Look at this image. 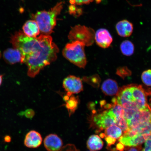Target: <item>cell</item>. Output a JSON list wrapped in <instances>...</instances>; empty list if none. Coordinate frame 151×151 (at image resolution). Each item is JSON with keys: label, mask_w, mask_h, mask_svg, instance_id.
<instances>
[{"label": "cell", "mask_w": 151, "mask_h": 151, "mask_svg": "<svg viewBox=\"0 0 151 151\" xmlns=\"http://www.w3.org/2000/svg\"><path fill=\"white\" fill-rule=\"evenodd\" d=\"M94 39L97 44L103 48H109L113 41V38L110 33L104 28L97 30L95 34Z\"/></svg>", "instance_id": "cell-9"}, {"label": "cell", "mask_w": 151, "mask_h": 151, "mask_svg": "<svg viewBox=\"0 0 151 151\" xmlns=\"http://www.w3.org/2000/svg\"><path fill=\"white\" fill-rule=\"evenodd\" d=\"M3 81V75L0 74V86H1Z\"/></svg>", "instance_id": "cell-33"}, {"label": "cell", "mask_w": 151, "mask_h": 151, "mask_svg": "<svg viewBox=\"0 0 151 151\" xmlns=\"http://www.w3.org/2000/svg\"><path fill=\"white\" fill-rule=\"evenodd\" d=\"M120 50L122 53L126 56H131L134 51V46L131 41L125 40L120 45Z\"/></svg>", "instance_id": "cell-19"}, {"label": "cell", "mask_w": 151, "mask_h": 151, "mask_svg": "<svg viewBox=\"0 0 151 151\" xmlns=\"http://www.w3.org/2000/svg\"><path fill=\"white\" fill-rule=\"evenodd\" d=\"M63 85L67 92V96L68 97H70L73 94L80 93L83 90L82 80L74 76H69L66 77L63 81Z\"/></svg>", "instance_id": "cell-7"}, {"label": "cell", "mask_w": 151, "mask_h": 151, "mask_svg": "<svg viewBox=\"0 0 151 151\" xmlns=\"http://www.w3.org/2000/svg\"><path fill=\"white\" fill-rule=\"evenodd\" d=\"M125 151H142L141 145L137 146L128 147L124 148Z\"/></svg>", "instance_id": "cell-28"}, {"label": "cell", "mask_w": 151, "mask_h": 151, "mask_svg": "<svg viewBox=\"0 0 151 151\" xmlns=\"http://www.w3.org/2000/svg\"><path fill=\"white\" fill-rule=\"evenodd\" d=\"M116 121V124L121 128L124 133H125L129 130L127 120L124 117L119 118L115 119Z\"/></svg>", "instance_id": "cell-22"}, {"label": "cell", "mask_w": 151, "mask_h": 151, "mask_svg": "<svg viewBox=\"0 0 151 151\" xmlns=\"http://www.w3.org/2000/svg\"><path fill=\"white\" fill-rule=\"evenodd\" d=\"M124 146L122 143L119 142L116 145V149L117 150L119 151H124Z\"/></svg>", "instance_id": "cell-31"}, {"label": "cell", "mask_w": 151, "mask_h": 151, "mask_svg": "<svg viewBox=\"0 0 151 151\" xmlns=\"http://www.w3.org/2000/svg\"><path fill=\"white\" fill-rule=\"evenodd\" d=\"M89 122L90 126L97 128L98 131L116 125L114 115L109 109L99 113H94L90 118Z\"/></svg>", "instance_id": "cell-6"}, {"label": "cell", "mask_w": 151, "mask_h": 151, "mask_svg": "<svg viewBox=\"0 0 151 151\" xmlns=\"http://www.w3.org/2000/svg\"><path fill=\"white\" fill-rule=\"evenodd\" d=\"M116 28L117 32L120 37H127L131 36L133 33V26L128 20H124L116 24Z\"/></svg>", "instance_id": "cell-14"}, {"label": "cell", "mask_w": 151, "mask_h": 151, "mask_svg": "<svg viewBox=\"0 0 151 151\" xmlns=\"http://www.w3.org/2000/svg\"><path fill=\"white\" fill-rule=\"evenodd\" d=\"M101 0H96V2H97V3H99L101 2Z\"/></svg>", "instance_id": "cell-34"}, {"label": "cell", "mask_w": 151, "mask_h": 151, "mask_svg": "<svg viewBox=\"0 0 151 151\" xmlns=\"http://www.w3.org/2000/svg\"><path fill=\"white\" fill-rule=\"evenodd\" d=\"M65 101V107L68 111L69 116H70L75 112L78 106V100L73 96L71 97V96Z\"/></svg>", "instance_id": "cell-20"}, {"label": "cell", "mask_w": 151, "mask_h": 151, "mask_svg": "<svg viewBox=\"0 0 151 151\" xmlns=\"http://www.w3.org/2000/svg\"><path fill=\"white\" fill-rule=\"evenodd\" d=\"M85 46L83 43L78 41L68 43L63 50V55L77 67L84 68L87 63Z\"/></svg>", "instance_id": "cell-4"}, {"label": "cell", "mask_w": 151, "mask_h": 151, "mask_svg": "<svg viewBox=\"0 0 151 151\" xmlns=\"http://www.w3.org/2000/svg\"><path fill=\"white\" fill-rule=\"evenodd\" d=\"M0 56H1V53H0Z\"/></svg>", "instance_id": "cell-36"}, {"label": "cell", "mask_w": 151, "mask_h": 151, "mask_svg": "<svg viewBox=\"0 0 151 151\" xmlns=\"http://www.w3.org/2000/svg\"><path fill=\"white\" fill-rule=\"evenodd\" d=\"M86 145L88 150L92 151H96L102 148L104 143L99 136L93 135L88 138Z\"/></svg>", "instance_id": "cell-17"}, {"label": "cell", "mask_w": 151, "mask_h": 151, "mask_svg": "<svg viewBox=\"0 0 151 151\" xmlns=\"http://www.w3.org/2000/svg\"><path fill=\"white\" fill-rule=\"evenodd\" d=\"M22 29L23 33L29 37H37L40 33L39 26L35 20L27 21L24 24Z\"/></svg>", "instance_id": "cell-16"}, {"label": "cell", "mask_w": 151, "mask_h": 151, "mask_svg": "<svg viewBox=\"0 0 151 151\" xmlns=\"http://www.w3.org/2000/svg\"><path fill=\"white\" fill-rule=\"evenodd\" d=\"M116 95L115 101L124 109L141 110L148 107L147 93L140 86H124L119 90Z\"/></svg>", "instance_id": "cell-2"}, {"label": "cell", "mask_w": 151, "mask_h": 151, "mask_svg": "<svg viewBox=\"0 0 151 151\" xmlns=\"http://www.w3.org/2000/svg\"><path fill=\"white\" fill-rule=\"evenodd\" d=\"M43 143L45 148L48 151H60L63 145L62 139L57 135L54 134L47 135Z\"/></svg>", "instance_id": "cell-10"}, {"label": "cell", "mask_w": 151, "mask_h": 151, "mask_svg": "<svg viewBox=\"0 0 151 151\" xmlns=\"http://www.w3.org/2000/svg\"><path fill=\"white\" fill-rule=\"evenodd\" d=\"M109 109L114 115L115 119L124 116V108L122 106L114 103L113 105H111Z\"/></svg>", "instance_id": "cell-21"}, {"label": "cell", "mask_w": 151, "mask_h": 151, "mask_svg": "<svg viewBox=\"0 0 151 151\" xmlns=\"http://www.w3.org/2000/svg\"><path fill=\"white\" fill-rule=\"evenodd\" d=\"M63 2H60L50 10L38 11L34 15V19L42 35H49L53 32L57 17L63 8Z\"/></svg>", "instance_id": "cell-3"}, {"label": "cell", "mask_w": 151, "mask_h": 151, "mask_svg": "<svg viewBox=\"0 0 151 151\" xmlns=\"http://www.w3.org/2000/svg\"><path fill=\"white\" fill-rule=\"evenodd\" d=\"M11 137L9 136H7L5 138V142H9L11 141Z\"/></svg>", "instance_id": "cell-32"}, {"label": "cell", "mask_w": 151, "mask_h": 151, "mask_svg": "<svg viewBox=\"0 0 151 151\" xmlns=\"http://www.w3.org/2000/svg\"><path fill=\"white\" fill-rule=\"evenodd\" d=\"M11 42L14 48L20 51L21 62L27 65L28 75L32 78L55 61L59 51L52 37L42 34L39 37H32L22 32H17L11 37Z\"/></svg>", "instance_id": "cell-1"}, {"label": "cell", "mask_w": 151, "mask_h": 151, "mask_svg": "<svg viewBox=\"0 0 151 151\" xmlns=\"http://www.w3.org/2000/svg\"><path fill=\"white\" fill-rule=\"evenodd\" d=\"M127 122L129 129L135 127L142 123L151 122V110L149 106L146 109L138 110Z\"/></svg>", "instance_id": "cell-8"}, {"label": "cell", "mask_w": 151, "mask_h": 151, "mask_svg": "<svg viewBox=\"0 0 151 151\" xmlns=\"http://www.w3.org/2000/svg\"></svg>", "instance_id": "cell-37"}, {"label": "cell", "mask_w": 151, "mask_h": 151, "mask_svg": "<svg viewBox=\"0 0 151 151\" xmlns=\"http://www.w3.org/2000/svg\"><path fill=\"white\" fill-rule=\"evenodd\" d=\"M94 36L95 33L92 28L78 25L72 28L68 38L72 42L78 41L83 43L85 46H89L93 43Z\"/></svg>", "instance_id": "cell-5"}, {"label": "cell", "mask_w": 151, "mask_h": 151, "mask_svg": "<svg viewBox=\"0 0 151 151\" xmlns=\"http://www.w3.org/2000/svg\"><path fill=\"white\" fill-rule=\"evenodd\" d=\"M93 1V0H70V2L72 4L81 5L88 4Z\"/></svg>", "instance_id": "cell-26"}, {"label": "cell", "mask_w": 151, "mask_h": 151, "mask_svg": "<svg viewBox=\"0 0 151 151\" xmlns=\"http://www.w3.org/2000/svg\"><path fill=\"white\" fill-rule=\"evenodd\" d=\"M25 116L27 118H32L35 115V112L32 109H28L24 113Z\"/></svg>", "instance_id": "cell-30"}, {"label": "cell", "mask_w": 151, "mask_h": 151, "mask_svg": "<svg viewBox=\"0 0 151 151\" xmlns=\"http://www.w3.org/2000/svg\"><path fill=\"white\" fill-rule=\"evenodd\" d=\"M104 134L105 136L117 139L119 138L122 136V132L120 128L116 125H113L109 126L106 129Z\"/></svg>", "instance_id": "cell-18"}, {"label": "cell", "mask_w": 151, "mask_h": 151, "mask_svg": "<svg viewBox=\"0 0 151 151\" xmlns=\"http://www.w3.org/2000/svg\"><path fill=\"white\" fill-rule=\"evenodd\" d=\"M142 151H151V135L145 141V147Z\"/></svg>", "instance_id": "cell-27"}, {"label": "cell", "mask_w": 151, "mask_h": 151, "mask_svg": "<svg viewBox=\"0 0 151 151\" xmlns=\"http://www.w3.org/2000/svg\"><path fill=\"white\" fill-rule=\"evenodd\" d=\"M149 107H150V109L151 110V102L150 105H149Z\"/></svg>", "instance_id": "cell-35"}, {"label": "cell", "mask_w": 151, "mask_h": 151, "mask_svg": "<svg viewBox=\"0 0 151 151\" xmlns=\"http://www.w3.org/2000/svg\"><path fill=\"white\" fill-rule=\"evenodd\" d=\"M3 58L7 63L9 65H14L21 62L22 55L18 49L8 48L4 52Z\"/></svg>", "instance_id": "cell-13"}, {"label": "cell", "mask_w": 151, "mask_h": 151, "mask_svg": "<svg viewBox=\"0 0 151 151\" xmlns=\"http://www.w3.org/2000/svg\"><path fill=\"white\" fill-rule=\"evenodd\" d=\"M42 138L39 132L32 130L26 135L24 141V145L28 148H36L42 144Z\"/></svg>", "instance_id": "cell-12"}, {"label": "cell", "mask_w": 151, "mask_h": 151, "mask_svg": "<svg viewBox=\"0 0 151 151\" xmlns=\"http://www.w3.org/2000/svg\"><path fill=\"white\" fill-rule=\"evenodd\" d=\"M101 89L104 94L109 96L116 95L119 91L117 83L111 79H107L103 83Z\"/></svg>", "instance_id": "cell-15"}, {"label": "cell", "mask_w": 151, "mask_h": 151, "mask_svg": "<svg viewBox=\"0 0 151 151\" xmlns=\"http://www.w3.org/2000/svg\"><path fill=\"white\" fill-rule=\"evenodd\" d=\"M150 135L137 134L132 137H127L122 135L119 139V142L122 143L124 146L128 147L138 146L144 143Z\"/></svg>", "instance_id": "cell-11"}, {"label": "cell", "mask_w": 151, "mask_h": 151, "mask_svg": "<svg viewBox=\"0 0 151 151\" xmlns=\"http://www.w3.org/2000/svg\"><path fill=\"white\" fill-rule=\"evenodd\" d=\"M129 70L126 68H120L118 69L117 73L120 76L123 77L127 76L129 74Z\"/></svg>", "instance_id": "cell-25"}, {"label": "cell", "mask_w": 151, "mask_h": 151, "mask_svg": "<svg viewBox=\"0 0 151 151\" xmlns=\"http://www.w3.org/2000/svg\"><path fill=\"white\" fill-rule=\"evenodd\" d=\"M141 79L143 83L148 86H151V70L144 71L141 75Z\"/></svg>", "instance_id": "cell-23"}, {"label": "cell", "mask_w": 151, "mask_h": 151, "mask_svg": "<svg viewBox=\"0 0 151 151\" xmlns=\"http://www.w3.org/2000/svg\"><path fill=\"white\" fill-rule=\"evenodd\" d=\"M104 138L105 139L106 141V142L107 146L109 147H110L112 145H114L116 141V139L108 137L105 136Z\"/></svg>", "instance_id": "cell-29"}, {"label": "cell", "mask_w": 151, "mask_h": 151, "mask_svg": "<svg viewBox=\"0 0 151 151\" xmlns=\"http://www.w3.org/2000/svg\"><path fill=\"white\" fill-rule=\"evenodd\" d=\"M60 151H80L75 145L68 144L63 146Z\"/></svg>", "instance_id": "cell-24"}]
</instances>
